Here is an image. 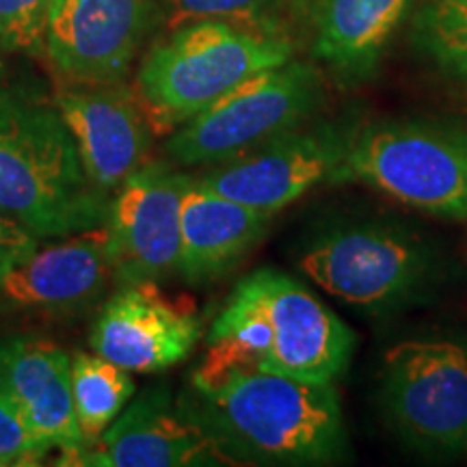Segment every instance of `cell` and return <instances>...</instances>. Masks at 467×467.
I'll return each mask as SVG.
<instances>
[{
    "mask_svg": "<svg viewBox=\"0 0 467 467\" xmlns=\"http://www.w3.org/2000/svg\"><path fill=\"white\" fill-rule=\"evenodd\" d=\"M178 407L236 465H323L347 451L334 385L299 381L206 353L191 372Z\"/></svg>",
    "mask_w": 467,
    "mask_h": 467,
    "instance_id": "obj_1",
    "label": "cell"
},
{
    "mask_svg": "<svg viewBox=\"0 0 467 467\" xmlns=\"http://www.w3.org/2000/svg\"><path fill=\"white\" fill-rule=\"evenodd\" d=\"M109 206L52 98L0 87V210L42 241L98 230Z\"/></svg>",
    "mask_w": 467,
    "mask_h": 467,
    "instance_id": "obj_2",
    "label": "cell"
},
{
    "mask_svg": "<svg viewBox=\"0 0 467 467\" xmlns=\"http://www.w3.org/2000/svg\"><path fill=\"white\" fill-rule=\"evenodd\" d=\"M355 336L306 285L275 268L238 282L208 331V355L307 383L347 372Z\"/></svg>",
    "mask_w": 467,
    "mask_h": 467,
    "instance_id": "obj_3",
    "label": "cell"
},
{
    "mask_svg": "<svg viewBox=\"0 0 467 467\" xmlns=\"http://www.w3.org/2000/svg\"><path fill=\"white\" fill-rule=\"evenodd\" d=\"M295 46L284 26L203 20L150 46L137 74L139 100L156 132H173L249 76L284 66Z\"/></svg>",
    "mask_w": 467,
    "mask_h": 467,
    "instance_id": "obj_4",
    "label": "cell"
},
{
    "mask_svg": "<svg viewBox=\"0 0 467 467\" xmlns=\"http://www.w3.org/2000/svg\"><path fill=\"white\" fill-rule=\"evenodd\" d=\"M318 69L290 61L232 87L202 113L175 128L165 154L178 165H217L306 126L323 104Z\"/></svg>",
    "mask_w": 467,
    "mask_h": 467,
    "instance_id": "obj_5",
    "label": "cell"
},
{
    "mask_svg": "<svg viewBox=\"0 0 467 467\" xmlns=\"http://www.w3.org/2000/svg\"><path fill=\"white\" fill-rule=\"evenodd\" d=\"M359 182L433 217L467 219V151L459 132L422 121L355 130L336 182Z\"/></svg>",
    "mask_w": 467,
    "mask_h": 467,
    "instance_id": "obj_6",
    "label": "cell"
},
{
    "mask_svg": "<svg viewBox=\"0 0 467 467\" xmlns=\"http://www.w3.org/2000/svg\"><path fill=\"white\" fill-rule=\"evenodd\" d=\"M301 271L336 299L381 312L416 296L433 273V254L407 225L355 221L309 244Z\"/></svg>",
    "mask_w": 467,
    "mask_h": 467,
    "instance_id": "obj_7",
    "label": "cell"
},
{
    "mask_svg": "<svg viewBox=\"0 0 467 467\" xmlns=\"http://www.w3.org/2000/svg\"><path fill=\"white\" fill-rule=\"evenodd\" d=\"M385 416L420 452L452 454L467 446V350L451 340H407L385 353Z\"/></svg>",
    "mask_w": 467,
    "mask_h": 467,
    "instance_id": "obj_8",
    "label": "cell"
},
{
    "mask_svg": "<svg viewBox=\"0 0 467 467\" xmlns=\"http://www.w3.org/2000/svg\"><path fill=\"white\" fill-rule=\"evenodd\" d=\"M353 132L331 121L299 126L195 178L219 195L275 217L314 186L336 182Z\"/></svg>",
    "mask_w": 467,
    "mask_h": 467,
    "instance_id": "obj_9",
    "label": "cell"
},
{
    "mask_svg": "<svg viewBox=\"0 0 467 467\" xmlns=\"http://www.w3.org/2000/svg\"><path fill=\"white\" fill-rule=\"evenodd\" d=\"M191 178L171 162H145L110 195L102 230L115 284L178 275L180 210Z\"/></svg>",
    "mask_w": 467,
    "mask_h": 467,
    "instance_id": "obj_10",
    "label": "cell"
},
{
    "mask_svg": "<svg viewBox=\"0 0 467 467\" xmlns=\"http://www.w3.org/2000/svg\"><path fill=\"white\" fill-rule=\"evenodd\" d=\"M156 17L154 0H55L44 57L69 83H124Z\"/></svg>",
    "mask_w": 467,
    "mask_h": 467,
    "instance_id": "obj_11",
    "label": "cell"
},
{
    "mask_svg": "<svg viewBox=\"0 0 467 467\" xmlns=\"http://www.w3.org/2000/svg\"><path fill=\"white\" fill-rule=\"evenodd\" d=\"M50 98L72 134L87 175L98 189L113 195L145 165L154 128L130 87L63 80Z\"/></svg>",
    "mask_w": 467,
    "mask_h": 467,
    "instance_id": "obj_12",
    "label": "cell"
},
{
    "mask_svg": "<svg viewBox=\"0 0 467 467\" xmlns=\"http://www.w3.org/2000/svg\"><path fill=\"white\" fill-rule=\"evenodd\" d=\"M58 465L189 467L236 465L200 424L173 405L165 383L151 385L128 405L96 443L61 452Z\"/></svg>",
    "mask_w": 467,
    "mask_h": 467,
    "instance_id": "obj_13",
    "label": "cell"
},
{
    "mask_svg": "<svg viewBox=\"0 0 467 467\" xmlns=\"http://www.w3.org/2000/svg\"><path fill=\"white\" fill-rule=\"evenodd\" d=\"M202 320L191 301H175L154 282L124 284L104 303L91 348L128 372H162L192 353Z\"/></svg>",
    "mask_w": 467,
    "mask_h": 467,
    "instance_id": "obj_14",
    "label": "cell"
},
{
    "mask_svg": "<svg viewBox=\"0 0 467 467\" xmlns=\"http://www.w3.org/2000/svg\"><path fill=\"white\" fill-rule=\"evenodd\" d=\"M0 392L50 451L85 448L72 396V358L61 347L35 337L0 342Z\"/></svg>",
    "mask_w": 467,
    "mask_h": 467,
    "instance_id": "obj_15",
    "label": "cell"
},
{
    "mask_svg": "<svg viewBox=\"0 0 467 467\" xmlns=\"http://www.w3.org/2000/svg\"><path fill=\"white\" fill-rule=\"evenodd\" d=\"M312 52L342 85H359L381 66L413 0H292Z\"/></svg>",
    "mask_w": 467,
    "mask_h": 467,
    "instance_id": "obj_16",
    "label": "cell"
},
{
    "mask_svg": "<svg viewBox=\"0 0 467 467\" xmlns=\"http://www.w3.org/2000/svg\"><path fill=\"white\" fill-rule=\"evenodd\" d=\"M115 282L104 230L72 234L48 247H37L26 260L0 275V299L20 309L85 307Z\"/></svg>",
    "mask_w": 467,
    "mask_h": 467,
    "instance_id": "obj_17",
    "label": "cell"
},
{
    "mask_svg": "<svg viewBox=\"0 0 467 467\" xmlns=\"http://www.w3.org/2000/svg\"><path fill=\"white\" fill-rule=\"evenodd\" d=\"M271 219L191 178L180 210L178 275L191 285L217 282L265 236Z\"/></svg>",
    "mask_w": 467,
    "mask_h": 467,
    "instance_id": "obj_18",
    "label": "cell"
},
{
    "mask_svg": "<svg viewBox=\"0 0 467 467\" xmlns=\"http://www.w3.org/2000/svg\"><path fill=\"white\" fill-rule=\"evenodd\" d=\"M134 389L137 388L126 368L98 353L74 355L72 396L85 446L96 443L98 437L115 422L134 396Z\"/></svg>",
    "mask_w": 467,
    "mask_h": 467,
    "instance_id": "obj_19",
    "label": "cell"
},
{
    "mask_svg": "<svg viewBox=\"0 0 467 467\" xmlns=\"http://www.w3.org/2000/svg\"><path fill=\"white\" fill-rule=\"evenodd\" d=\"M411 39L443 74L467 85V0H429L416 14Z\"/></svg>",
    "mask_w": 467,
    "mask_h": 467,
    "instance_id": "obj_20",
    "label": "cell"
},
{
    "mask_svg": "<svg viewBox=\"0 0 467 467\" xmlns=\"http://www.w3.org/2000/svg\"><path fill=\"white\" fill-rule=\"evenodd\" d=\"M285 0H159V16L169 31L203 20L282 26L279 9Z\"/></svg>",
    "mask_w": 467,
    "mask_h": 467,
    "instance_id": "obj_21",
    "label": "cell"
},
{
    "mask_svg": "<svg viewBox=\"0 0 467 467\" xmlns=\"http://www.w3.org/2000/svg\"><path fill=\"white\" fill-rule=\"evenodd\" d=\"M52 5L55 0H0V44L9 55H44Z\"/></svg>",
    "mask_w": 467,
    "mask_h": 467,
    "instance_id": "obj_22",
    "label": "cell"
},
{
    "mask_svg": "<svg viewBox=\"0 0 467 467\" xmlns=\"http://www.w3.org/2000/svg\"><path fill=\"white\" fill-rule=\"evenodd\" d=\"M48 452L50 448L0 392V467L39 465Z\"/></svg>",
    "mask_w": 467,
    "mask_h": 467,
    "instance_id": "obj_23",
    "label": "cell"
},
{
    "mask_svg": "<svg viewBox=\"0 0 467 467\" xmlns=\"http://www.w3.org/2000/svg\"><path fill=\"white\" fill-rule=\"evenodd\" d=\"M37 247L39 238L0 210V275L26 260Z\"/></svg>",
    "mask_w": 467,
    "mask_h": 467,
    "instance_id": "obj_24",
    "label": "cell"
},
{
    "mask_svg": "<svg viewBox=\"0 0 467 467\" xmlns=\"http://www.w3.org/2000/svg\"><path fill=\"white\" fill-rule=\"evenodd\" d=\"M9 52L3 48V44H0V80H3V76H5V72H7V57Z\"/></svg>",
    "mask_w": 467,
    "mask_h": 467,
    "instance_id": "obj_25",
    "label": "cell"
},
{
    "mask_svg": "<svg viewBox=\"0 0 467 467\" xmlns=\"http://www.w3.org/2000/svg\"><path fill=\"white\" fill-rule=\"evenodd\" d=\"M459 139H461V143H463V148L467 151V132H459Z\"/></svg>",
    "mask_w": 467,
    "mask_h": 467,
    "instance_id": "obj_26",
    "label": "cell"
}]
</instances>
